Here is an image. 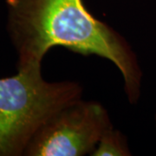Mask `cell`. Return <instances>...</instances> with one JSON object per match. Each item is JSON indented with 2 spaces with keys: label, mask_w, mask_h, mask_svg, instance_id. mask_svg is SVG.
Returning a JSON list of instances; mask_svg holds the SVG:
<instances>
[{
  "label": "cell",
  "mask_w": 156,
  "mask_h": 156,
  "mask_svg": "<svg viewBox=\"0 0 156 156\" xmlns=\"http://www.w3.org/2000/svg\"><path fill=\"white\" fill-rule=\"evenodd\" d=\"M113 128L107 110L96 101H76L40 128L23 155L82 156L92 154Z\"/></svg>",
  "instance_id": "cell-3"
},
{
  "label": "cell",
  "mask_w": 156,
  "mask_h": 156,
  "mask_svg": "<svg viewBox=\"0 0 156 156\" xmlns=\"http://www.w3.org/2000/svg\"><path fill=\"white\" fill-rule=\"evenodd\" d=\"M6 30L17 56V69L42 64L54 46L111 61L121 71L131 103L140 95L142 74L131 46L96 19L82 0H5Z\"/></svg>",
  "instance_id": "cell-1"
},
{
  "label": "cell",
  "mask_w": 156,
  "mask_h": 156,
  "mask_svg": "<svg viewBox=\"0 0 156 156\" xmlns=\"http://www.w3.org/2000/svg\"><path fill=\"white\" fill-rule=\"evenodd\" d=\"M77 83H49L41 64L17 69L0 79V156H21L29 143L56 113L81 99Z\"/></svg>",
  "instance_id": "cell-2"
},
{
  "label": "cell",
  "mask_w": 156,
  "mask_h": 156,
  "mask_svg": "<svg viewBox=\"0 0 156 156\" xmlns=\"http://www.w3.org/2000/svg\"><path fill=\"white\" fill-rule=\"evenodd\" d=\"M91 155L126 156L131 155V154L124 136L121 132L114 130L112 128L101 136Z\"/></svg>",
  "instance_id": "cell-4"
}]
</instances>
